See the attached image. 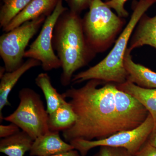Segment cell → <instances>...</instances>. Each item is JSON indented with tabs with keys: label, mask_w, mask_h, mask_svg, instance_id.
<instances>
[{
	"label": "cell",
	"mask_w": 156,
	"mask_h": 156,
	"mask_svg": "<svg viewBox=\"0 0 156 156\" xmlns=\"http://www.w3.org/2000/svg\"><path fill=\"white\" fill-rule=\"evenodd\" d=\"M90 80L79 89L71 88L62 93L77 116L71 128L62 131L66 141L76 139L92 140L106 138L120 132L116 112V84Z\"/></svg>",
	"instance_id": "cell-1"
},
{
	"label": "cell",
	"mask_w": 156,
	"mask_h": 156,
	"mask_svg": "<svg viewBox=\"0 0 156 156\" xmlns=\"http://www.w3.org/2000/svg\"><path fill=\"white\" fill-rule=\"evenodd\" d=\"M53 47L61 63L60 83L66 87L71 83L74 73L89 64L96 55L84 34L82 18L68 10L56 21L53 30Z\"/></svg>",
	"instance_id": "cell-2"
},
{
	"label": "cell",
	"mask_w": 156,
	"mask_h": 156,
	"mask_svg": "<svg viewBox=\"0 0 156 156\" xmlns=\"http://www.w3.org/2000/svg\"><path fill=\"white\" fill-rule=\"evenodd\" d=\"M156 3V0L134 1L131 18L107 56L94 66L74 75L71 83L78 84L92 80L116 84L127 82L128 75L124 65V58L130 39L140 20Z\"/></svg>",
	"instance_id": "cell-3"
},
{
	"label": "cell",
	"mask_w": 156,
	"mask_h": 156,
	"mask_svg": "<svg viewBox=\"0 0 156 156\" xmlns=\"http://www.w3.org/2000/svg\"><path fill=\"white\" fill-rule=\"evenodd\" d=\"M112 9L103 0H92L82 18L87 42L96 54L105 52L115 43L126 24L125 18Z\"/></svg>",
	"instance_id": "cell-4"
},
{
	"label": "cell",
	"mask_w": 156,
	"mask_h": 156,
	"mask_svg": "<svg viewBox=\"0 0 156 156\" xmlns=\"http://www.w3.org/2000/svg\"><path fill=\"white\" fill-rule=\"evenodd\" d=\"M18 96L20 103L17 109L4 120L17 125L34 140L50 131L49 114L41 96L33 89L23 88Z\"/></svg>",
	"instance_id": "cell-5"
},
{
	"label": "cell",
	"mask_w": 156,
	"mask_h": 156,
	"mask_svg": "<svg viewBox=\"0 0 156 156\" xmlns=\"http://www.w3.org/2000/svg\"><path fill=\"white\" fill-rule=\"evenodd\" d=\"M46 18L42 16L24 23L0 37V56L6 72L15 70L24 62L26 49Z\"/></svg>",
	"instance_id": "cell-6"
},
{
	"label": "cell",
	"mask_w": 156,
	"mask_h": 156,
	"mask_svg": "<svg viewBox=\"0 0 156 156\" xmlns=\"http://www.w3.org/2000/svg\"><path fill=\"white\" fill-rule=\"evenodd\" d=\"M154 127L153 119L149 114L140 126L133 130L120 131L104 139L92 140L76 139L69 143L81 156H86L92 149L101 146L123 148L135 155L147 141Z\"/></svg>",
	"instance_id": "cell-7"
},
{
	"label": "cell",
	"mask_w": 156,
	"mask_h": 156,
	"mask_svg": "<svg viewBox=\"0 0 156 156\" xmlns=\"http://www.w3.org/2000/svg\"><path fill=\"white\" fill-rule=\"evenodd\" d=\"M63 0H58L52 14L47 17L37 38L26 51L24 58H33L41 63L42 69L49 71L61 67V63L53 49V30L59 16L68 10L62 4Z\"/></svg>",
	"instance_id": "cell-8"
},
{
	"label": "cell",
	"mask_w": 156,
	"mask_h": 156,
	"mask_svg": "<svg viewBox=\"0 0 156 156\" xmlns=\"http://www.w3.org/2000/svg\"><path fill=\"white\" fill-rule=\"evenodd\" d=\"M116 112L120 131H129L140 126L146 119L149 112L136 98L116 87Z\"/></svg>",
	"instance_id": "cell-9"
},
{
	"label": "cell",
	"mask_w": 156,
	"mask_h": 156,
	"mask_svg": "<svg viewBox=\"0 0 156 156\" xmlns=\"http://www.w3.org/2000/svg\"><path fill=\"white\" fill-rule=\"evenodd\" d=\"M75 149L70 143L62 140L59 132L48 131L34 140L30 156H45L62 153Z\"/></svg>",
	"instance_id": "cell-10"
},
{
	"label": "cell",
	"mask_w": 156,
	"mask_h": 156,
	"mask_svg": "<svg viewBox=\"0 0 156 156\" xmlns=\"http://www.w3.org/2000/svg\"><path fill=\"white\" fill-rule=\"evenodd\" d=\"M58 0H32L18 15L2 28L8 32L24 23L37 19L42 16L48 17L56 8Z\"/></svg>",
	"instance_id": "cell-11"
},
{
	"label": "cell",
	"mask_w": 156,
	"mask_h": 156,
	"mask_svg": "<svg viewBox=\"0 0 156 156\" xmlns=\"http://www.w3.org/2000/svg\"><path fill=\"white\" fill-rule=\"evenodd\" d=\"M41 66V63L36 59L28 58L22 65L15 70L6 72L1 77L0 83V121L2 122L4 117L2 110L5 106H11L9 96L11 90L15 87L19 79L27 72L33 68Z\"/></svg>",
	"instance_id": "cell-12"
},
{
	"label": "cell",
	"mask_w": 156,
	"mask_h": 156,
	"mask_svg": "<svg viewBox=\"0 0 156 156\" xmlns=\"http://www.w3.org/2000/svg\"><path fill=\"white\" fill-rule=\"evenodd\" d=\"M134 30L128 44L130 52L145 45L156 49V15L150 17L144 14Z\"/></svg>",
	"instance_id": "cell-13"
},
{
	"label": "cell",
	"mask_w": 156,
	"mask_h": 156,
	"mask_svg": "<svg viewBox=\"0 0 156 156\" xmlns=\"http://www.w3.org/2000/svg\"><path fill=\"white\" fill-rule=\"evenodd\" d=\"M124 65L128 73V81L148 89H156V72L141 64L135 63L128 49L126 51Z\"/></svg>",
	"instance_id": "cell-14"
},
{
	"label": "cell",
	"mask_w": 156,
	"mask_h": 156,
	"mask_svg": "<svg viewBox=\"0 0 156 156\" xmlns=\"http://www.w3.org/2000/svg\"><path fill=\"white\" fill-rule=\"evenodd\" d=\"M116 85L118 89L135 98L147 109L156 126V89L143 88L128 81Z\"/></svg>",
	"instance_id": "cell-15"
},
{
	"label": "cell",
	"mask_w": 156,
	"mask_h": 156,
	"mask_svg": "<svg viewBox=\"0 0 156 156\" xmlns=\"http://www.w3.org/2000/svg\"><path fill=\"white\" fill-rule=\"evenodd\" d=\"M34 140L23 131L5 137L0 141V152L8 156H24L30 150Z\"/></svg>",
	"instance_id": "cell-16"
},
{
	"label": "cell",
	"mask_w": 156,
	"mask_h": 156,
	"mask_svg": "<svg viewBox=\"0 0 156 156\" xmlns=\"http://www.w3.org/2000/svg\"><path fill=\"white\" fill-rule=\"evenodd\" d=\"M77 119V116L72 106L66 101L49 115L48 128L50 131H63L71 128Z\"/></svg>",
	"instance_id": "cell-17"
},
{
	"label": "cell",
	"mask_w": 156,
	"mask_h": 156,
	"mask_svg": "<svg viewBox=\"0 0 156 156\" xmlns=\"http://www.w3.org/2000/svg\"><path fill=\"white\" fill-rule=\"evenodd\" d=\"M35 83L44 93L47 111L49 115L53 113L62 104L66 102V98L59 94L51 82L50 76L47 73H41L36 78Z\"/></svg>",
	"instance_id": "cell-18"
},
{
	"label": "cell",
	"mask_w": 156,
	"mask_h": 156,
	"mask_svg": "<svg viewBox=\"0 0 156 156\" xmlns=\"http://www.w3.org/2000/svg\"><path fill=\"white\" fill-rule=\"evenodd\" d=\"M0 11V27L2 29L25 9L32 0H2Z\"/></svg>",
	"instance_id": "cell-19"
},
{
	"label": "cell",
	"mask_w": 156,
	"mask_h": 156,
	"mask_svg": "<svg viewBox=\"0 0 156 156\" xmlns=\"http://www.w3.org/2000/svg\"><path fill=\"white\" fill-rule=\"evenodd\" d=\"M95 156H134V155L123 148L101 146Z\"/></svg>",
	"instance_id": "cell-20"
},
{
	"label": "cell",
	"mask_w": 156,
	"mask_h": 156,
	"mask_svg": "<svg viewBox=\"0 0 156 156\" xmlns=\"http://www.w3.org/2000/svg\"><path fill=\"white\" fill-rule=\"evenodd\" d=\"M128 0H111L105 2L112 9L115 11L116 14L120 17L125 18L128 17L129 15L128 11L125 8V4Z\"/></svg>",
	"instance_id": "cell-21"
},
{
	"label": "cell",
	"mask_w": 156,
	"mask_h": 156,
	"mask_svg": "<svg viewBox=\"0 0 156 156\" xmlns=\"http://www.w3.org/2000/svg\"><path fill=\"white\" fill-rule=\"evenodd\" d=\"M69 5L70 10L80 15L85 9L89 8L92 0H66Z\"/></svg>",
	"instance_id": "cell-22"
},
{
	"label": "cell",
	"mask_w": 156,
	"mask_h": 156,
	"mask_svg": "<svg viewBox=\"0 0 156 156\" xmlns=\"http://www.w3.org/2000/svg\"><path fill=\"white\" fill-rule=\"evenodd\" d=\"M20 128L17 125L11 123L8 126H0V137L3 138L12 136L20 131Z\"/></svg>",
	"instance_id": "cell-23"
},
{
	"label": "cell",
	"mask_w": 156,
	"mask_h": 156,
	"mask_svg": "<svg viewBox=\"0 0 156 156\" xmlns=\"http://www.w3.org/2000/svg\"><path fill=\"white\" fill-rule=\"evenodd\" d=\"M134 156H156V147L147 141Z\"/></svg>",
	"instance_id": "cell-24"
},
{
	"label": "cell",
	"mask_w": 156,
	"mask_h": 156,
	"mask_svg": "<svg viewBox=\"0 0 156 156\" xmlns=\"http://www.w3.org/2000/svg\"><path fill=\"white\" fill-rule=\"evenodd\" d=\"M147 142L151 145L156 147V125L154 126L153 130L149 136Z\"/></svg>",
	"instance_id": "cell-25"
},
{
	"label": "cell",
	"mask_w": 156,
	"mask_h": 156,
	"mask_svg": "<svg viewBox=\"0 0 156 156\" xmlns=\"http://www.w3.org/2000/svg\"><path fill=\"white\" fill-rule=\"evenodd\" d=\"M45 156H81L80 154L76 150L74 149L62 153L56 154L51 155Z\"/></svg>",
	"instance_id": "cell-26"
},
{
	"label": "cell",
	"mask_w": 156,
	"mask_h": 156,
	"mask_svg": "<svg viewBox=\"0 0 156 156\" xmlns=\"http://www.w3.org/2000/svg\"><path fill=\"white\" fill-rule=\"evenodd\" d=\"M110 1H111V0H104L105 2H108Z\"/></svg>",
	"instance_id": "cell-27"
}]
</instances>
